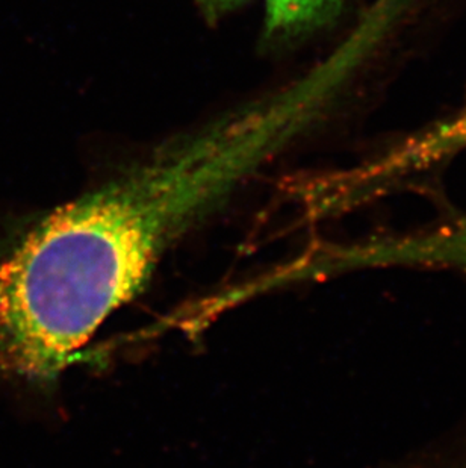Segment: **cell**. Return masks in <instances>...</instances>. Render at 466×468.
I'll list each match as a JSON object with an SVG mask.
<instances>
[{
  "instance_id": "1",
  "label": "cell",
  "mask_w": 466,
  "mask_h": 468,
  "mask_svg": "<svg viewBox=\"0 0 466 468\" xmlns=\"http://www.w3.org/2000/svg\"><path fill=\"white\" fill-rule=\"evenodd\" d=\"M306 119L290 87L46 217L0 265V331L14 364L38 378L62 370L137 294L173 239Z\"/></svg>"
},
{
  "instance_id": "2",
  "label": "cell",
  "mask_w": 466,
  "mask_h": 468,
  "mask_svg": "<svg viewBox=\"0 0 466 468\" xmlns=\"http://www.w3.org/2000/svg\"><path fill=\"white\" fill-rule=\"evenodd\" d=\"M315 264L320 273L383 267H435L466 273V217L417 234L343 246Z\"/></svg>"
},
{
  "instance_id": "3",
  "label": "cell",
  "mask_w": 466,
  "mask_h": 468,
  "mask_svg": "<svg viewBox=\"0 0 466 468\" xmlns=\"http://www.w3.org/2000/svg\"><path fill=\"white\" fill-rule=\"evenodd\" d=\"M466 147V110L451 120L436 124L435 128L418 133L409 142L396 147L387 155L366 164L365 167L356 168L343 175V179H334L338 186L332 190L343 191L344 202L355 195V200L365 197L383 186L400 176L426 168L438 163L445 156L453 155Z\"/></svg>"
},
{
  "instance_id": "4",
  "label": "cell",
  "mask_w": 466,
  "mask_h": 468,
  "mask_svg": "<svg viewBox=\"0 0 466 468\" xmlns=\"http://www.w3.org/2000/svg\"><path fill=\"white\" fill-rule=\"evenodd\" d=\"M343 0H265V29L285 36L326 18Z\"/></svg>"
},
{
  "instance_id": "5",
  "label": "cell",
  "mask_w": 466,
  "mask_h": 468,
  "mask_svg": "<svg viewBox=\"0 0 466 468\" xmlns=\"http://www.w3.org/2000/svg\"><path fill=\"white\" fill-rule=\"evenodd\" d=\"M207 6H217V8H220V6H230V5L238 4V2H241V0H202Z\"/></svg>"
}]
</instances>
